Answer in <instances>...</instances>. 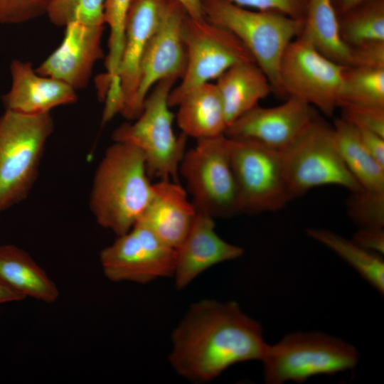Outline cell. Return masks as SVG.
<instances>
[{
  "label": "cell",
  "instance_id": "8fae6325",
  "mask_svg": "<svg viewBox=\"0 0 384 384\" xmlns=\"http://www.w3.org/2000/svg\"><path fill=\"white\" fill-rule=\"evenodd\" d=\"M346 67L298 36L287 46L280 61L279 94L302 100L331 116L338 107Z\"/></svg>",
  "mask_w": 384,
  "mask_h": 384
},
{
  "label": "cell",
  "instance_id": "484cf974",
  "mask_svg": "<svg viewBox=\"0 0 384 384\" xmlns=\"http://www.w3.org/2000/svg\"><path fill=\"white\" fill-rule=\"evenodd\" d=\"M338 107L384 108V69L346 66Z\"/></svg>",
  "mask_w": 384,
  "mask_h": 384
},
{
  "label": "cell",
  "instance_id": "f546056e",
  "mask_svg": "<svg viewBox=\"0 0 384 384\" xmlns=\"http://www.w3.org/2000/svg\"><path fill=\"white\" fill-rule=\"evenodd\" d=\"M50 0H0V23L19 24L46 15Z\"/></svg>",
  "mask_w": 384,
  "mask_h": 384
},
{
  "label": "cell",
  "instance_id": "ac0fdd59",
  "mask_svg": "<svg viewBox=\"0 0 384 384\" xmlns=\"http://www.w3.org/2000/svg\"><path fill=\"white\" fill-rule=\"evenodd\" d=\"M10 74V89L2 96L6 110L41 114L78 101L76 90L59 80L38 74L30 62L14 59Z\"/></svg>",
  "mask_w": 384,
  "mask_h": 384
},
{
  "label": "cell",
  "instance_id": "9a60e30c",
  "mask_svg": "<svg viewBox=\"0 0 384 384\" xmlns=\"http://www.w3.org/2000/svg\"><path fill=\"white\" fill-rule=\"evenodd\" d=\"M64 28L61 43L36 70L77 91L87 87L94 65L104 56L102 38L105 26H90L75 20Z\"/></svg>",
  "mask_w": 384,
  "mask_h": 384
},
{
  "label": "cell",
  "instance_id": "cb8c5ba5",
  "mask_svg": "<svg viewBox=\"0 0 384 384\" xmlns=\"http://www.w3.org/2000/svg\"><path fill=\"white\" fill-rule=\"evenodd\" d=\"M333 128L340 154L362 191L384 194V166L365 149L354 125L342 117Z\"/></svg>",
  "mask_w": 384,
  "mask_h": 384
},
{
  "label": "cell",
  "instance_id": "e0dca14e",
  "mask_svg": "<svg viewBox=\"0 0 384 384\" xmlns=\"http://www.w3.org/2000/svg\"><path fill=\"white\" fill-rule=\"evenodd\" d=\"M167 0H132L125 26L119 81L124 116L130 109L139 82L142 60L156 29Z\"/></svg>",
  "mask_w": 384,
  "mask_h": 384
},
{
  "label": "cell",
  "instance_id": "836d02e7",
  "mask_svg": "<svg viewBox=\"0 0 384 384\" xmlns=\"http://www.w3.org/2000/svg\"><path fill=\"white\" fill-rule=\"evenodd\" d=\"M247 9L277 12L295 18H302L300 12L303 0H229Z\"/></svg>",
  "mask_w": 384,
  "mask_h": 384
},
{
  "label": "cell",
  "instance_id": "d590c367",
  "mask_svg": "<svg viewBox=\"0 0 384 384\" xmlns=\"http://www.w3.org/2000/svg\"><path fill=\"white\" fill-rule=\"evenodd\" d=\"M354 127L357 129L365 149L380 164L384 166V137L370 129Z\"/></svg>",
  "mask_w": 384,
  "mask_h": 384
},
{
  "label": "cell",
  "instance_id": "f35d334b",
  "mask_svg": "<svg viewBox=\"0 0 384 384\" xmlns=\"http://www.w3.org/2000/svg\"><path fill=\"white\" fill-rule=\"evenodd\" d=\"M366 0H341V9L343 11H349Z\"/></svg>",
  "mask_w": 384,
  "mask_h": 384
},
{
  "label": "cell",
  "instance_id": "2e32d148",
  "mask_svg": "<svg viewBox=\"0 0 384 384\" xmlns=\"http://www.w3.org/2000/svg\"><path fill=\"white\" fill-rule=\"evenodd\" d=\"M244 250L222 239L213 218L198 212L186 238L176 249L173 277L176 289L186 287L198 275L218 264L241 257Z\"/></svg>",
  "mask_w": 384,
  "mask_h": 384
},
{
  "label": "cell",
  "instance_id": "5b68a950",
  "mask_svg": "<svg viewBox=\"0 0 384 384\" xmlns=\"http://www.w3.org/2000/svg\"><path fill=\"white\" fill-rule=\"evenodd\" d=\"M176 80L169 78L156 83L134 122L121 124L112 137L114 142L130 144L142 152L150 178L178 182L179 165L186 152L188 137L183 133L176 137L173 131L174 116L168 97Z\"/></svg>",
  "mask_w": 384,
  "mask_h": 384
},
{
  "label": "cell",
  "instance_id": "4fadbf2b",
  "mask_svg": "<svg viewBox=\"0 0 384 384\" xmlns=\"http://www.w3.org/2000/svg\"><path fill=\"white\" fill-rule=\"evenodd\" d=\"M187 13L177 0H167L159 22L144 53L138 90L130 109L123 116L136 119L143 110L144 100L159 81L182 78L186 66V51L183 38V24Z\"/></svg>",
  "mask_w": 384,
  "mask_h": 384
},
{
  "label": "cell",
  "instance_id": "8d00e7d4",
  "mask_svg": "<svg viewBox=\"0 0 384 384\" xmlns=\"http://www.w3.org/2000/svg\"><path fill=\"white\" fill-rule=\"evenodd\" d=\"M185 9L187 14L193 18H205L201 0H177Z\"/></svg>",
  "mask_w": 384,
  "mask_h": 384
},
{
  "label": "cell",
  "instance_id": "83f0119b",
  "mask_svg": "<svg viewBox=\"0 0 384 384\" xmlns=\"http://www.w3.org/2000/svg\"><path fill=\"white\" fill-rule=\"evenodd\" d=\"M106 0H50L47 14L50 21L65 27L73 21L93 26H105Z\"/></svg>",
  "mask_w": 384,
  "mask_h": 384
},
{
  "label": "cell",
  "instance_id": "d4e9b609",
  "mask_svg": "<svg viewBox=\"0 0 384 384\" xmlns=\"http://www.w3.org/2000/svg\"><path fill=\"white\" fill-rule=\"evenodd\" d=\"M306 232L310 238L334 251L377 291L383 294L384 262L380 255L326 229L308 228Z\"/></svg>",
  "mask_w": 384,
  "mask_h": 384
},
{
  "label": "cell",
  "instance_id": "9c48e42d",
  "mask_svg": "<svg viewBox=\"0 0 384 384\" xmlns=\"http://www.w3.org/2000/svg\"><path fill=\"white\" fill-rule=\"evenodd\" d=\"M228 144L240 211L282 208L290 201L282 151L249 139L228 137Z\"/></svg>",
  "mask_w": 384,
  "mask_h": 384
},
{
  "label": "cell",
  "instance_id": "1f68e13d",
  "mask_svg": "<svg viewBox=\"0 0 384 384\" xmlns=\"http://www.w3.org/2000/svg\"><path fill=\"white\" fill-rule=\"evenodd\" d=\"M350 48L348 66L384 69V41H368Z\"/></svg>",
  "mask_w": 384,
  "mask_h": 384
},
{
  "label": "cell",
  "instance_id": "e575fe53",
  "mask_svg": "<svg viewBox=\"0 0 384 384\" xmlns=\"http://www.w3.org/2000/svg\"><path fill=\"white\" fill-rule=\"evenodd\" d=\"M352 240L369 251L380 255L384 253L383 228H360Z\"/></svg>",
  "mask_w": 384,
  "mask_h": 384
},
{
  "label": "cell",
  "instance_id": "d6a6232c",
  "mask_svg": "<svg viewBox=\"0 0 384 384\" xmlns=\"http://www.w3.org/2000/svg\"><path fill=\"white\" fill-rule=\"evenodd\" d=\"M342 110L343 118L354 126L370 129L384 137V108L348 107Z\"/></svg>",
  "mask_w": 384,
  "mask_h": 384
},
{
  "label": "cell",
  "instance_id": "74e56055",
  "mask_svg": "<svg viewBox=\"0 0 384 384\" xmlns=\"http://www.w3.org/2000/svg\"><path fill=\"white\" fill-rule=\"evenodd\" d=\"M23 299L9 289L0 281V304L21 301Z\"/></svg>",
  "mask_w": 384,
  "mask_h": 384
},
{
  "label": "cell",
  "instance_id": "7a4b0ae2",
  "mask_svg": "<svg viewBox=\"0 0 384 384\" xmlns=\"http://www.w3.org/2000/svg\"><path fill=\"white\" fill-rule=\"evenodd\" d=\"M152 186L142 152L130 144L114 142L95 172L90 210L100 226L123 235L144 213Z\"/></svg>",
  "mask_w": 384,
  "mask_h": 384
},
{
  "label": "cell",
  "instance_id": "d6986e66",
  "mask_svg": "<svg viewBox=\"0 0 384 384\" xmlns=\"http://www.w3.org/2000/svg\"><path fill=\"white\" fill-rule=\"evenodd\" d=\"M197 213L178 182L160 180L153 183L151 199L137 222L176 249L188 234Z\"/></svg>",
  "mask_w": 384,
  "mask_h": 384
},
{
  "label": "cell",
  "instance_id": "ba28073f",
  "mask_svg": "<svg viewBox=\"0 0 384 384\" xmlns=\"http://www.w3.org/2000/svg\"><path fill=\"white\" fill-rule=\"evenodd\" d=\"M178 173L198 212L213 218L240 212L225 134L197 139L195 146L186 151Z\"/></svg>",
  "mask_w": 384,
  "mask_h": 384
},
{
  "label": "cell",
  "instance_id": "5bb4252c",
  "mask_svg": "<svg viewBox=\"0 0 384 384\" xmlns=\"http://www.w3.org/2000/svg\"><path fill=\"white\" fill-rule=\"evenodd\" d=\"M317 117L312 106L289 97L275 107L255 106L229 125L225 135L284 151Z\"/></svg>",
  "mask_w": 384,
  "mask_h": 384
},
{
  "label": "cell",
  "instance_id": "7c38bea8",
  "mask_svg": "<svg viewBox=\"0 0 384 384\" xmlns=\"http://www.w3.org/2000/svg\"><path fill=\"white\" fill-rule=\"evenodd\" d=\"M175 262L176 249L139 222L100 254L105 276L114 282L144 284L173 277Z\"/></svg>",
  "mask_w": 384,
  "mask_h": 384
},
{
  "label": "cell",
  "instance_id": "44dd1931",
  "mask_svg": "<svg viewBox=\"0 0 384 384\" xmlns=\"http://www.w3.org/2000/svg\"><path fill=\"white\" fill-rule=\"evenodd\" d=\"M0 281L23 299L53 303L60 296L46 271L26 251L14 245H0Z\"/></svg>",
  "mask_w": 384,
  "mask_h": 384
},
{
  "label": "cell",
  "instance_id": "4316f807",
  "mask_svg": "<svg viewBox=\"0 0 384 384\" xmlns=\"http://www.w3.org/2000/svg\"><path fill=\"white\" fill-rule=\"evenodd\" d=\"M344 42L352 47L365 42L384 41V9L376 4L349 16L340 23Z\"/></svg>",
  "mask_w": 384,
  "mask_h": 384
},
{
  "label": "cell",
  "instance_id": "7402d4cb",
  "mask_svg": "<svg viewBox=\"0 0 384 384\" xmlns=\"http://www.w3.org/2000/svg\"><path fill=\"white\" fill-rule=\"evenodd\" d=\"M177 106V124L187 137L197 140L225 134L228 123L215 83L207 82L193 89Z\"/></svg>",
  "mask_w": 384,
  "mask_h": 384
},
{
  "label": "cell",
  "instance_id": "4dcf8cb0",
  "mask_svg": "<svg viewBox=\"0 0 384 384\" xmlns=\"http://www.w3.org/2000/svg\"><path fill=\"white\" fill-rule=\"evenodd\" d=\"M132 0H106L105 23L109 26L108 44L114 48L122 46L124 39L127 16Z\"/></svg>",
  "mask_w": 384,
  "mask_h": 384
},
{
  "label": "cell",
  "instance_id": "603a6c76",
  "mask_svg": "<svg viewBox=\"0 0 384 384\" xmlns=\"http://www.w3.org/2000/svg\"><path fill=\"white\" fill-rule=\"evenodd\" d=\"M299 37L320 53L344 66L351 62V48L341 37L332 0H308L306 18Z\"/></svg>",
  "mask_w": 384,
  "mask_h": 384
},
{
  "label": "cell",
  "instance_id": "30bf717a",
  "mask_svg": "<svg viewBox=\"0 0 384 384\" xmlns=\"http://www.w3.org/2000/svg\"><path fill=\"white\" fill-rule=\"evenodd\" d=\"M182 33L186 66L181 82L172 88L169 95L170 107L177 106L193 89L217 80L231 67L254 61L250 52L234 34L206 18L197 19L187 15Z\"/></svg>",
  "mask_w": 384,
  "mask_h": 384
},
{
  "label": "cell",
  "instance_id": "3957f363",
  "mask_svg": "<svg viewBox=\"0 0 384 384\" xmlns=\"http://www.w3.org/2000/svg\"><path fill=\"white\" fill-rule=\"evenodd\" d=\"M205 18L234 34L279 93L282 57L302 31L304 21L277 12L252 10L229 0H201Z\"/></svg>",
  "mask_w": 384,
  "mask_h": 384
},
{
  "label": "cell",
  "instance_id": "f1b7e54d",
  "mask_svg": "<svg viewBox=\"0 0 384 384\" xmlns=\"http://www.w3.org/2000/svg\"><path fill=\"white\" fill-rule=\"evenodd\" d=\"M347 206L349 215L361 228H383L384 194L354 193Z\"/></svg>",
  "mask_w": 384,
  "mask_h": 384
},
{
  "label": "cell",
  "instance_id": "6da1fadb",
  "mask_svg": "<svg viewBox=\"0 0 384 384\" xmlns=\"http://www.w3.org/2000/svg\"><path fill=\"white\" fill-rule=\"evenodd\" d=\"M169 360L181 377L210 382L230 366L261 361L268 343L262 326L235 301L193 303L171 334Z\"/></svg>",
  "mask_w": 384,
  "mask_h": 384
},
{
  "label": "cell",
  "instance_id": "8992f818",
  "mask_svg": "<svg viewBox=\"0 0 384 384\" xmlns=\"http://www.w3.org/2000/svg\"><path fill=\"white\" fill-rule=\"evenodd\" d=\"M358 359L357 349L347 341L319 331H298L268 344L260 361L266 383L281 384L348 370Z\"/></svg>",
  "mask_w": 384,
  "mask_h": 384
},
{
  "label": "cell",
  "instance_id": "277c9868",
  "mask_svg": "<svg viewBox=\"0 0 384 384\" xmlns=\"http://www.w3.org/2000/svg\"><path fill=\"white\" fill-rule=\"evenodd\" d=\"M53 130L50 112L0 116V214L28 196Z\"/></svg>",
  "mask_w": 384,
  "mask_h": 384
},
{
  "label": "cell",
  "instance_id": "ffe728a7",
  "mask_svg": "<svg viewBox=\"0 0 384 384\" xmlns=\"http://www.w3.org/2000/svg\"><path fill=\"white\" fill-rule=\"evenodd\" d=\"M215 84L222 100L228 127L273 90L267 76L254 61L231 67Z\"/></svg>",
  "mask_w": 384,
  "mask_h": 384
},
{
  "label": "cell",
  "instance_id": "52a82bcc",
  "mask_svg": "<svg viewBox=\"0 0 384 384\" xmlns=\"http://www.w3.org/2000/svg\"><path fill=\"white\" fill-rule=\"evenodd\" d=\"M282 153L290 200L327 185L362 191L340 154L333 127L319 117Z\"/></svg>",
  "mask_w": 384,
  "mask_h": 384
}]
</instances>
